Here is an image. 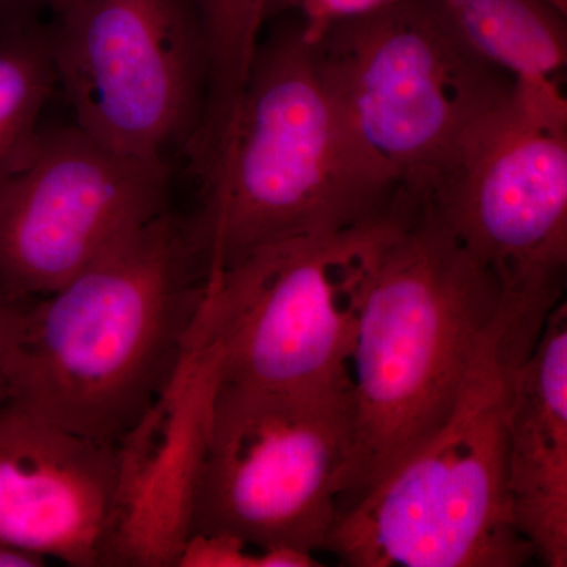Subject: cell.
<instances>
[{
  "label": "cell",
  "instance_id": "7c38bea8",
  "mask_svg": "<svg viewBox=\"0 0 567 567\" xmlns=\"http://www.w3.org/2000/svg\"><path fill=\"white\" fill-rule=\"evenodd\" d=\"M213 382L210 354L194 342L169 388L117 443L121 481L112 567H175L189 536Z\"/></svg>",
  "mask_w": 567,
  "mask_h": 567
},
{
  "label": "cell",
  "instance_id": "6da1fadb",
  "mask_svg": "<svg viewBox=\"0 0 567 567\" xmlns=\"http://www.w3.org/2000/svg\"><path fill=\"white\" fill-rule=\"evenodd\" d=\"M205 287L185 221L164 213L28 306L0 360L9 404L117 445L177 375Z\"/></svg>",
  "mask_w": 567,
  "mask_h": 567
},
{
  "label": "cell",
  "instance_id": "ffe728a7",
  "mask_svg": "<svg viewBox=\"0 0 567 567\" xmlns=\"http://www.w3.org/2000/svg\"><path fill=\"white\" fill-rule=\"evenodd\" d=\"M48 0H0V24L39 20Z\"/></svg>",
  "mask_w": 567,
  "mask_h": 567
},
{
  "label": "cell",
  "instance_id": "8992f818",
  "mask_svg": "<svg viewBox=\"0 0 567 567\" xmlns=\"http://www.w3.org/2000/svg\"><path fill=\"white\" fill-rule=\"evenodd\" d=\"M354 458L350 385L213 382L189 535L229 533L259 548L327 550L352 492Z\"/></svg>",
  "mask_w": 567,
  "mask_h": 567
},
{
  "label": "cell",
  "instance_id": "30bf717a",
  "mask_svg": "<svg viewBox=\"0 0 567 567\" xmlns=\"http://www.w3.org/2000/svg\"><path fill=\"white\" fill-rule=\"evenodd\" d=\"M167 212L166 159L117 151L74 122L43 125L0 177V290L40 300Z\"/></svg>",
  "mask_w": 567,
  "mask_h": 567
},
{
  "label": "cell",
  "instance_id": "2e32d148",
  "mask_svg": "<svg viewBox=\"0 0 567 567\" xmlns=\"http://www.w3.org/2000/svg\"><path fill=\"white\" fill-rule=\"evenodd\" d=\"M274 0H197L205 48L200 130L210 140L229 132L262 44Z\"/></svg>",
  "mask_w": 567,
  "mask_h": 567
},
{
  "label": "cell",
  "instance_id": "5b68a950",
  "mask_svg": "<svg viewBox=\"0 0 567 567\" xmlns=\"http://www.w3.org/2000/svg\"><path fill=\"white\" fill-rule=\"evenodd\" d=\"M312 40L347 144L390 203L434 182L513 91L434 0H388Z\"/></svg>",
  "mask_w": 567,
  "mask_h": 567
},
{
  "label": "cell",
  "instance_id": "9a60e30c",
  "mask_svg": "<svg viewBox=\"0 0 567 567\" xmlns=\"http://www.w3.org/2000/svg\"><path fill=\"white\" fill-rule=\"evenodd\" d=\"M55 91L47 22L0 24V177L31 152Z\"/></svg>",
  "mask_w": 567,
  "mask_h": 567
},
{
  "label": "cell",
  "instance_id": "3957f363",
  "mask_svg": "<svg viewBox=\"0 0 567 567\" xmlns=\"http://www.w3.org/2000/svg\"><path fill=\"white\" fill-rule=\"evenodd\" d=\"M185 221L205 278L286 241L390 208L358 166L303 22L262 41L229 136Z\"/></svg>",
  "mask_w": 567,
  "mask_h": 567
},
{
  "label": "cell",
  "instance_id": "277c9868",
  "mask_svg": "<svg viewBox=\"0 0 567 567\" xmlns=\"http://www.w3.org/2000/svg\"><path fill=\"white\" fill-rule=\"evenodd\" d=\"M532 344L505 312L446 423L344 507L327 551L353 567H516L514 382Z\"/></svg>",
  "mask_w": 567,
  "mask_h": 567
},
{
  "label": "cell",
  "instance_id": "ac0fdd59",
  "mask_svg": "<svg viewBox=\"0 0 567 567\" xmlns=\"http://www.w3.org/2000/svg\"><path fill=\"white\" fill-rule=\"evenodd\" d=\"M516 517L535 558L546 566L567 567V484L517 495Z\"/></svg>",
  "mask_w": 567,
  "mask_h": 567
},
{
  "label": "cell",
  "instance_id": "e0dca14e",
  "mask_svg": "<svg viewBox=\"0 0 567 567\" xmlns=\"http://www.w3.org/2000/svg\"><path fill=\"white\" fill-rule=\"evenodd\" d=\"M316 554L292 547H254L229 533H193L175 567H315Z\"/></svg>",
  "mask_w": 567,
  "mask_h": 567
},
{
  "label": "cell",
  "instance_id": "7a4b0ae2",
  "mask_svg": "<svg viewBox=\"0 0 567 567\" xmlns=\"http://www.w3.org/2000/svg\"><path fill=\"white\" fill-rule=\"evenodd\" d=\"M394 207L350 360L357 458L347 505L446 423L506 312L495 276L421 193H399Z\"/></svg>",
  "mask_w": 567,
  "mask_h": 567
},
{
  "label": "cell",
  "instance_id": "44dd1931",
  "mask_svg": "<svg viewBox=\"0 0 567 567\" xmlns=\"http://www.w3.org/2000/svg\"><path fill=\"white\" fill-rule=\"evenodd\" d=\"M48 561L13 548L0 546V567H43Z\"/></svg>",
  "mask_w": 567,
  "mask_h": 567
},
{
  "label": "cell",
  "instance_id": "d6986e66",
  "mask_svg": "<svg viewBox=\"0 0 567 567\" xmlns=\"http://www.w3.org/2000/svg\"><path fill=\"white\" fill-rule=\"evenodd\" d=\"M29 305L31 303L11 300L0 290V360L17 341Z\"/></svg>",
  "mask_w": 567,
  "mask_h": 567
},
{
  "label": "cell",
  "instance_id": "7402d4cb",
  "mask_svg": "<svg viewBox=\"0 0 567 567\" xmlns=\"http://www.w3.org/2000/svg\"><path fill=\"white\" fill-rule=\"evenodd\" d=\"M7 402H9V391H7L6 377H3L2 369H0V412H2Z\"/></svg>",
  "mask_w": 567,
  "mask_h": 567
},
{
  "label": "cell",
  "instance_id": "5bb4252c",
  "mask_svg": "<svg viewBox=\"0 0 567 567\" xmlns=\"http://www.w3.org/2000/svg\"><path fill=\"white\" fill-rule=\"evenodd\" d=\"M516 496L567 484V271L514 382Z\"/></svg>",
  "mask_w": 567,
  "mask_h": 567
},
{
  "label": "cell",
  "instance_id": "9c48e42d",
  "mask_svg": "<svg viewBox=\"0 0 567 567\" xmlns=\"http://www.w3.org/2000/svg\"><path fill=\"white\" fill-rule=\"evenodd\" d=\"M59 91L73 122L128 155L166 159L203 117L197 0H48Z\"/></svg>",
  "mask_w": 567,
  "mask_h": 567
},
{
  "label": "cell",
  "instance_id": "ba28073f",
  "mask_svg": "<svg viewBox=\"0 0 567 567\" xmlns=\"http://www.w3.org/2000/svg\"><path fill=\"white\" fill-rule=\"evenodd\" d=\"M417 192L495 276L506 311L537 336L567 271L566 118L513 89Z\"/></svg>",
  "mask_w": 567,
  "mask_h": 567
},
{
  "label": "cell",
  "instance_id": "4fadbf2b",
  "mask_svg": "<svg viewBox=\"0 0 567 567\" xmlns=\"http://www.w3.org/2000/svg\"><path fill=\"white\" fill-rule=\"evenodd\" d=\"M522 99L567 118V21L546 0H434Z\"/></svg>",
  "mask_w": 567,
  "mask_h": 567
},
{
  "label": "cell",
  "instance_id": "603a6c76",
  "mask_svg": "<svg viewBox=\"0 0 567 567\" xmlns=\"http://www.w3.org/2000/svg\"><path fill=\"white\" fill-rule=\"evenodd\" d=\"M548 6L554 7L555 10L561 14L563 18L567 21V0H546Z\"/></svg>",
  "mask_w": 567,
  "mask_h": 567
},
{
  "label": "cell",
  "instance_id": "8fae6325",
  "mask_svg": "<svg viewBox=\"0 0 567 567\" xmlns=\"http://www.w3.org/2000/svg\"><path fill=\"white\" fill-rule=\"evenodd\" d=\"M118 446L7 402L0 412V546L71 567H111Z\"/></svg>",
  "mask_w": 567,
  "mask_h": 567
},
{
  "label": "cell",
  "instance_id": "52a82bcc",
  "mask_svg": "<svg viewBox=\"0 0 567 567\" xmlns=\"http://www.w3.org/2000/svg\"><path fill=\"white\" fill-rule=\"evenodd\" d=\"M394 204L341 233L286 241L207 276L196 338L218 385H350L358 324Z\"/></svg>",
  "mask_w": 567,
  "mask_h": 567
}]
</instances>
